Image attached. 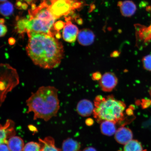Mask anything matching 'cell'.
Masks as SVG:
<instances>
[{
  "mask_svg": "<svg viewBox=\"0 0 151 151\" xmlns=\"http://www.w3.org/2000/svg\"><path fill=\"white\" fill-rule=\"evenodd\" d=\"M27 32L29 40L26 52L35 65L45 69L58 67L65 55L62 43L52 35L31 31Z\"/></svg>",
  "mask_w": 151,
  "mask_h": 151,
  "instance_id": "6da1fadb",
  "label": "cell"
},
{
  "mask_svg": "<svg viewBox=\"0 0 151 151\" xmlns=\"http://www.w3.org/2000/svg\"><path fill=\"white\" fill-rule=\"evenodd\" d=\"M58 89L52 86L39 88L26 101L28 107L27 113L33 112L34 119H43L48 121L55 116L60 109Z\"/></svg>",
  "mask_w": 151,
  "mask_h": 151,
  "instance_id": "7a4b0ae2",
  "label": "cell"
},
{
  "mask_svg": "<svg viewBox=\"0 0 151 151\" xmlns=\"http://www.w3.org/2000/svg\"><path fill=\"white\" fill-rule=\"evenodd\" d=\"M94 104L93 116L98 122L109 121L116 124L125 119V103L112 95L106 97L98 95L94 100Z\"/></svg>",
  "mask_w": 151,
  "mask_h": 151,
  "instance_id": "3957f363",
  "label": "cell"
},
{
  "mask_svg": "<svg viewBox=\"0 0 151 151\" xmlns=\"http://www.w3.org/2000/svg\"><path fill=\"white\" fill-rule=\"evenodd\" d=\"M16 70L7 64L1 65V104L5 101L8 92L19 84Z\"/></svg>",
  "mask_w": 151,
  "mask_h": 151,
  "instance_id": "277c9868",
  "label": "cell"
},
{
  "mask_svg": "<svg viewBox=\"0 0 151 151\" xmlns=\"http://www.w3.org/2000/svg\"><path fill=\"white\" fill-rule=\"evenodd\" d=\"M49 9L56 19L70 14L76 0H50Z\"/></svg>",
  "mask_w": 151,
  "mask_h": 151,
  "instance_id": "5b68a950",
  "label": "cell"
},
{
  "mask_svg": "<svg viewBox=\"0 0 151 151\" xmlns=\"http://www.w3.org/2000/svg\"><path fill=\"white\" fill-rule=\"evenodd\" d=\"M27 26V31L52 35H55L51 31L55 22L47 21L37 18H30Z\"/></svg>",
  "mask_w": 151,
  "mask_h": 151,
  "instance_id": "8992f818",
  "label": "cell"
},
{
  "mask_svg": "<svg viewBox=\"0 0 151 151\" xmlns=\"http://www.w3.org/2000/svg\"><path fill=\"white\" fill-rule=\"evenodd\" d=\"M118 79L114 73H106L100 79L99 84L103 91L110 92L114 89L117 85Z\"/></svg>",
  "mask_w": 151,
  "mask_h": 151,
  "instance_id": "52a82bcc",
  "label": "cell"
},
{
  "mask_svg": "<svg viewBox=\"0 0 151 151\" xmlns=\"http://www.w3.org/2000/svg\"><path fill=\"white\" fill-rule=\"evenodd\" d=\"M1 138L0 143L1 144H7L8 142L7 139L14 136L16 132L14 129V123L13 121L7 120L4 125L1 124L0 128Z\"/></svg>",
  "mask_w": 151,
  "mask_h": 151,
  "instance_id": "ba28073f",
  "label": "cell"
},
{
  "mask_svg": "<svg viewBox=\"0 0 151 151\" xmlns=\"http://www.w3.org/2000/svg\"><path fill=\"white\" fill-rule=\"evenodd\" d=\"M78 27L70 21L66 22L63 31L64 40L69 43L74 42L76 39L79 32Z\"/></svg>",
  "mask_w": 151,
  "mask_h": 151,
  "instance_id": "9c48e42d",
  "label": "cell"
},
{
  "mask_svg": "<svg viewBox=\"0 0 151 151\" xmlns=\"http://www.w3.org/2000/svg\"><path fill=\"white\" fill-rule=\"evenodd\" d=\"M94 104L89 100L83 99L79 101L76 110L79 115L82 116H88L93 113Z\"/></svg>",
  "mask_w": 151,
  "mask_h": 151,
  "instance_id": "30bf717a",
  "label": "cell"
},
{
  "mask_svg": "<svg viewBox=\"0 0 151 151\" xmlns=\"http://www.w3.org/2000/svg\"><path fill=\"white\" fill-rule=\"evenodd\" d=\"M95 37V35L91 30L85 28L79 31L77 39L80 45L88 46L94 42Z\"/></svg>",
  "mask_w": 151,
  "mask_h": 151,
  "instance_id": "8fae6325",
  "label": "cell"
},
{
  "mask_svg": "<svg viewBox=\"0 0 151 151\" xmlns=\"http://www.w3.org/2000/svg\"><path fill=\"white\" fill-rule=\"evenodd\" d=\"M133 134L131 130L127 127H122L116 130L115 139L120 144L125 145L133 138Z\"/></svg>",
  "mask_w": 151,
  "mask_h": 151,
  "instance_id": "7c38bea8",
  "label": "cell"
},
{
  "mask_svg": "<svg viewBox=\"0 0 151 151\" xmlns=\"http://www.w3.org/2000/svg\"><path fill=\"white\" fill-rule=\"evenodd\" d=\"M118 5L120 7L121 13L124 17H131L137 11L136 5L133 1L130 0L119 2Z\"/></svg>",
  "mask_w": 151,
  "mask_h": 151,
  "instance_id": "4fadbf2b",
  "label": "cell"
},
{
  "mask_svg": "<svg viewBox=\"0 0 151 151\" xmlns=\"http://www.w3.org/2000/svg\"><path fill=\"white\" fill-rule=\"evenodd\" d=\"M7 145L10 151H22L24 146L23 139L17 136L9 138Z\"/></svg>",
  "mask_w": 151,
  "mask_h": 151,
  "instance_id": "5bb4252c",
  "label": "cell"
},
{
  "mask_svg": "<svg viewBox=\"0 0 151 151\" xmlns=\"http://www.w3.org/2000/svg\"><path fill=\"white\" fill-rule=\"evenodd\" d=\"M39 141L42 147L41 151H62L55 147L54 139L52 137H47L44 139H39Z\"/></svg>",
  "mask_w": 151,
  "mask_h": 151,
  "instance_id": "9a60e30c",
  "label": "cell"
},
{
  "mask_svg": "<svg viewBox=\"0 0 151 151\" xmlns=\"http://www.w3.org/2000/svg\"><path fill=\"white\" fill-rule=\"evenodd\" d=\"M116 123L109 121H104L101 123V130L103 134L111 136L114 135L116 131Z\"/></svg>",
  "mask_w": 151,
  "mask_h": 151,
  "instance_id": "2e32d148",
  "label": "cell"
},
{
  "mask_svg": "<svg viewBox=\"0 0 151 151\" xmlns=\"http://www.w3.org/2000/svg\"><path fill=\"white\" fill-rule=\"evenodd\" d=\"M80 145L71 138L64 140L62 143V151H80Z\"/></svg>",
  "mask_w": 151,
  "mask_h": 151,
  "instance_id": "e0dca14e",
  "label": "cell"
},
{
  "mask_svg": "<svg viewBox=\"0 0 151 151\" xmlns=\"http://www.w3.org/2000/svg\"><path fill=\"white\" fill-rule=\"evenodd\" d=\"M141 143L136 140H131L124 145L123 151H143Z\"/></svg>",
  "mask_w": 151,
  "mask_h": 151,
  "instance_id": "ac0fdd59",
  "label": "cell"
},
{
  "mask_svg": "<svg viewBox=\"0 0 151 151\" xmlns=\"http://www.w3.org/2000/svg\"><path fill=\"white\" fill-rule=\"evenodd\" d=\"M14 6L12 3L9 1L6 2L1 5V12L4 16H8L14 12Z\"/></svg>",
  "mask_w": 151,
  "mask_h": 151,
  "instance_id": "d6986e66",
  "label": "cell"
},
{
  "mask_svg": "<svg viewBox=\"0 0 151 151\" xmlns=\"http://www.w3.org/2000/svg\"><path fill=\"white\" fill-rule=\"evenodd\" d=\"M29 21L28 19H22L18 21L16 28L18 32L20 34H24L27 32V26Z\"/></svg>",
  "mask_w": 151,
  "mask_h": 151,
  "instance_id": "ffe728a7",
  "label": "cell"
},
{
  "mask_svg": "<svg viewBox=\"0 0 151 151\" xmlns=\"http://www.w3.org/2000/svg\"><path fill=\"white\" fill-rule=\"evenodd\" d=\"M42 147L40 143L31 142L26 144L24 148L23 151H41Z\"/></svg>",
  "mask_w": 151,
  "mask_h": 151,
  "instance_id": "44dd1931",
  "label": "cell"
},
{
  "mask_svg": "<svg viewBox=\"0 0 151 151\" xmlns=\"http://www.w3.org/2000/svg\"><path fill=\"white\" fill-rule=\"evenodd\" d=\"M142 63L143 67L145 70L151 71V54L143 57Z\"/></svg>",
  "mask_w": 151,
  "mask_h": 151,
  "instance_id": "7402d4cb",
  "label": "cell"
},
{
  "mask_svg": "<svg viewBox=\"0 0 151 151\" xmlns=\"http://www.w3.org/2000/svg\"><path fill=\"white\" fill-rule=\"evenodd\" d=\"M65 24L62 21H58L54 24V29L57 32H59L62 28H64Z\"/></svg>",
  "mask_w": 151,
  "mask_h": 151,
  "instance_id": "603a6c76",
  "label": "cell"
},
{
  "mask_svg": "<svg viewBox=\"0 0 151 151\" xmlns=\"http://www.w3.org/2000/svg\"><path fill=\"white\" fill-rule=\"evenodd\" d=\"M151 105V100L149 99L142 100V107L143 109H146L150 107Z\"/></svg>",
  "mask_w": 151,
  "mask_h": 151,
  "instance_id": "cb8c5ba5",
  "label": "cell"
},
{
  "mask_svg": "<svg viewBox=\"0 0 151 151\" xmlns=\"http://www.w3.org/2000/svg\"><path fill=\"white\" fill-rule=\"evenodd\" d=\"M7 31L6 26L3 24H1V37L4 36L6 33Z\"/></svg>",
  "mask_w": 151,
  "mask_h": 151,
  "instance_id": "d4e9b609",
  "label": "cell"
},
{
  "mask_svg": "<svg viewBox=\"0 0 151 151\" xmlns=\"http://www.w3.org/2000/svg\"><path fill=\"white\" fill-rule=\"evenodd\" d=\"M101 77L102 76L101 73L99 72H96L92 75V78L95 80H100Z\"/></svg>",
  "mask_w": 151,
  "mask_h": 151,
  "instance_id": "484cf974",
  "label": "cell"
},
{
  "mask_svg": "<svg viewBox=\"0 0 151 151\" xmlns=\"http://www.w3.org/2000/svg\"><path fill=\"white\" fill-rule=\"evenodd\" d=\"M0 147V151H10L7 144H1Z\"/></svg>",
  "mask_w": 151,
  "mask_h": 151,
  "instance_id": "4316f807",
  "label": "cell"
},
{
  "mask_svg": "<svg viewBox=\"0 0 151 151\" xmlns=\"http://www.w3.org/2000/svg\"><path fill=\"white\" fill-rule=\"evenodd\" d=\"M82 151H97V150L93 147H89L85 149Z\"/></svg>",
  "mask_w": 151,
  "mask_h": 151,
  "instance_id": "83f0119b",
  "label": "cell"
},
{
  "mask_svg": "<svg viewBox=\"0 0 151 151\" xmlns=\"http://www.w3.org/2000/svg\"><path fill=\"white\" fill-rule=\"evenodd\" d=\"M16 42L15 40L12 37H11L9 39V44L13 45Z\"/></svg>",
  "mask_w": 151,
  "mask_h": 151,
  "instance_id": "f1b7e54d",
  "label": "cell"
},
{
  "mask_svg": "<svg viewBox=\"0 0 151 151\" xmlns=\"http://www.w3.org/2000/svg\"><path fill=\"white\" fill-rule=\"evenodd\" d=\"M22 4L21 1H18L17 2L16 4V6L17 7V8L22 9L21 7Z\"/></svg>",
  "mask_w": 151,
  "mask_h": 151,
  "instance_id": "f546056e",
  "label": "cell"
},
{
  "mask_svg": "<svg viewBox=\"0 0 151 151\" xmlns=\"http://www.w3.org/2000/svg\"><path fill=\"white\" fill-rule=\"evenodd\" d=\"M28 7V5L25 3H23L22 4V9H24V10H26V9H27Z\"/></svg>",
  "mask_w": 151,
  "mask_h": 151,
  "instance_id": "4dcf8cb0",
  "label": "cell"
},
{
  "mask_svg": "<svg viewBox=\"0 0 151 151\" xmlns=\"http://www.w3.org/2000/svg\"><path fill=\"white\" fill-rule=\"evenodd\" d=\"M55 37L56 38L58 39H59L61 38V34L59 32H58L57 33L55 34Z\"/></svg>",
  "mask_w": 151,
  "mask_h": 151,
  "instance_id": "1f68e13d",
  "label": "cell"
},
{
  "mask_svg": "<svg viewBox=\"0 0 151 151\" xmlns=\"http://www.w3.org/2000/svg\"><path fill=\"white\" fill-rule=\"evenodd\" d=\"M36 5L35 4L32 3L31 4V10H35L37 8Z\"/></svg>",
  "mask_w": 151,
  "mask_h": 151,
  "instance_id": "d6a6232c",
  "label": "cell"
},
{
  "mask_svg": "<svg viewBox=\"0 0 151 151\" xmlns=\"http://www.w3.org/2000/svg\"><path fill=\"white\" fill-rule=\"evenodd\" d=\"M28 4H32V3L33 1V0H24Z\"/></svg>",
  "mask_w": 151,
  "mask_h": 151,
  "instance_id": "836d02e7",
  "label": "cell"
},
{
  "mask_svg": "<svg viewBox=\"0 0 151 151\" xmlns=\"http://www.w3.org/2000/svg\"><path fill=\"white\" fill-rule=\"evenodd\" d=\"M5 22V20L3 18H1L0 19V22H1V24H4Z\"/></svg>",
  "mask_w": 151,
  "mask_h": 151,
  "instance_id": "e575fe53",
  "label": "cell"
},
{
  "mask_svg": "<svg viewBox=\"0 0 151 151\" xmlns=\"http://www.w3.org/2000/svg\"><path fill=\"white\" fill-rule=\"evenodd\" d=\"M149 93H150V97H151V86L150 88V90H149Z\"/></svg>",
  "mask_w": 151,
  "mask_h": 151,
  "instance_id": "d590c367",
  "label": "cell"
},
{
  "mask_svg": "<svg viewBox=\"0 0 151 151\" xmlns=\"http://www.w3.org/2000/svg\"><path fill=\"white\" fill-rule=\"evenodd\" d=\"M149 30L151 32V25L148 28Z\"/></svg>",
  "mask_w": 151,
  "mask_h": 151,
  "instance_id": "8d00e7d4",
  "label": "cell"
},
{
  "mask_svg": "<svg viewBox=\"0 0 151 151\" xmlns=\"http://www.w3.org/2000/svg\"><path fill=\"white\" fill-rule=\"evenodd\" d=\"M7 1V0H1V2H4Z\"/></svg>",
  "mask_w": 151,
  "mask_h": 151,
  "instance_id": "74e56055",
  "label": "cell"
},
{
  "mask_svg": "<svg viewBox=\"0 0 151 151\" xmlns=\"http://www.w3.org/2000/svg\"><path fill=\"white\" fill-rule=\"evenodd\" d=\"M43 1H45V0H43Z\"/></svg>",
  "mask_w": 151,
  "mask_h": 151,
  "instance_id": "f35d334b",
  "label": "cell"
}]
</instances>
